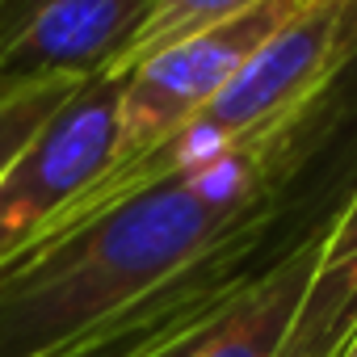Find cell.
<instances>
[{
  "label": "cell",
  "mask_w": 357,
  "mask_h": 357,
  "mask_svg": "<svg viewBox=\"0 0 357 357\" xmlns=\"http://www.w3.org/2000/svg\"><path fill=\"white\" fill-rule=\"evenodd\" d=\"M303 168L298 118L26 252L0 269V357H47L215 252L265 236Z\"/></svg>",
  "instance_id": "6da1fadb"
},
{
  "label": "cell",
  "mask_w": 357,
  "mask_h": 357,
  "mask_svg": "<svg viewBox=\"0 0 357 357\" xmlns=\"http://www.w3.org/2000/svg\"><path fill=\"white\" fill-rule=\"evenodd\" d=\"M344 5L349 0H303L298 13L273 38H265L252 51V59L194 118H185L172 135H164L139 160L101 172L97 181L38 236L34 248L63 240L68 231L93 223L109 206H118V202L151 190V185H164L172 176L198 172L211 160H219V155H227V151L278 130V126L298 122L324 97L328 80L340 68Z\"/></svg>",
  "instance_id": "7a4b0ae2"
},
{
  "label": "cell",
  "mask_w": 357,
  "mask_h": 357,
  "mask_svg": "<svg viewBox=\"0 0 357 357\" xmlns=\"http://www.w3.org/2000/svg\"><path fill=\"white\" fill-rule=\"evenodd\" d=\"M118 97L122 76H89L0 172V269L26 257L109 168L118 143Z\"/></svg>",
  "instance_id": "3957f363"
},
{
  "label": "cell",
  "mask_w": 357,
  "mask_h": 357,
  "mask_svg": "<svg viewBox=\"0 0 357 357\" xmlns=\"http://www.w3.org/2000/svg\"><path fill=\"white\" fill-rule=\"evenodd\" d=\"M298 5L303 0H265V5H257L215 30H202L185 43L143 59L139 68H130L122 76L118 143H114L109 168L139 160L185 118H194L252 59V51L298 13Z\"/></svg>",
  "instance_id": "277c9868"
},
{
  "label": "cell",
  "mask_w": 357,
  "mask_h": 357,
  "mask_svg": "<svg viewBox=\"0 0 357 357\" xmlns=\"http://www.w3.org/2000/svg\"><path fill=\"white\" fill-rule=\"evenodd\" d=\"M155 0H0V84L109 76Z\"/></svg>",
  "instance_id": "5b68a950"
},
{
  "label": "cell",
  "mask_w": 357,
  "mask_h": 357,
  "mask_svg": "<svg viewBox=\"0 0 357 357\" xmlns=\"http://www.w3.org/2000/svg\"><path fill=\"white\" fill-rule=\"evenodd\" d=\"M261 240L265 236L240 240V244L215 252L211 261L194 265L190 273L168 282L151 298L109 315L105 324H97L84 336L59 344L47 357H160V353L176 349L185 336H194L215 315H223L231 307V298L252 282L248 257L257 252Z\"/></svg>",
  "instance_id": "8992f818"
},
{
  "label": "cell",
  "mask_w": 357,
  "mask_h": 357,
  "mask_svg": "<svg viewBox=\"0 0 357 357\" xmlns=\"http://www.w3.org/2000/svg\"><path fill=\"white\" fill-rule=\"evenodd\" d=\"M319 231H311L290 252H282L265 273H252V282L244 286L227 324L219 328V336L206 344L202 357H278L282 353L298 319V307L315 282Z\"/></svg>",
  "instance_id": "52a82bcc"
},
{
  "label": "cell",
  "mask_w": 357,
  "mask_h": 357,
  "mask_svg": "<svg viewBox=\"0 0 357 357\" xmlns=\"http://www.w3.org/2000/svg\"><path fill=\"white\" fill-rule=\"evenodd\" d=\"M353 319H357V265L315 273L278 357H332Z\"/></svg>",
  "instance_id": "ba28073f"
},
{
  "label": "cell",
  "mask_w": 357,
  "mask_h": 357,
  "mask_svg": "<svg viewBox=\"0 0 357 357\" xmlns=\"http://www.w3.org/2000/svg\"><path fill=\"white\" fill-rule=\"evenodd\" d=\"M257 5H265V0H155L147 22L139 26V34L130 38V47L122 51V59L114 63L109 76H126L143 59H151V55H160V51H168L176 43H185V38H194L202 30H215V26L240 17V13H248Z\"/></svg>",
  "instance_id": "9c48e42d"
},
{
  "label": "cell",
  "mask_w": 357,
  "mask_h": 357,
  "mask_svg": "<svg viewBox=\"0 0 357 357\" xmlns=\"http://www.w3.org/2000/svg\"><path fill=\"white\" fill-rule=\"evenodd\" d=\"M353 135H357V0L344 5V22H340V68L328 80L324 97L303 114L307 164L324 155L332 143Z\"/></svg>",
  "instance_id": "30bf717a"
},
{
  "label": "cell",
  "mask_w": 357,
  "mask_h": 357,
  "mask_svg": "<svg viewBox=\"0 0 357 357\" xmlns=\"http://www.w3.org/2000/svg\"><path fill=\"white\" fill-rule=\"evenodd\" d=\"M84 80H38V84H0V172L17 151L51 122V114L80 89Z\"/></svg>",
  "instance_id": "8fae6325"
},
{
  "label": "cell",
  "mask_w": 357,
  "mask_h": 357,
  "mask_svg": "<svg viewBox=\"0 0 357 357\" xmlns=\"http://www.w3.org/2000/svg\"><path fill=\"white\" fill-rule=\"evenodd\" d=\"M353 265H357V185L344 198V206L319 231V265H315V273L353 269Z\"/></svg>",
  "instance_id": "7c38bea8"
},
{
  "label": "cell",
  "mask_w": 357,
  "mask_h": 357,
  "mask_svg": "<svg viewBox=\"0 0 357 357\" xmlns=\"http://www.w3.org/2000/svg\"><path fill=\"white\" fill-rule=\"evenodd\" d=\"M240 294H244V290H240ZM240 294H236V298H240ZM236 298H231V307H236ZM231 307H227L223 315H215V319H211L206 328H198L194 336H185L181 344H176V349H168V353H160V357H202V353H206V344H211V340L219 336V328L227 324V315H231Z\"/></svg>",
  "instance_id": "4fadbf2b"
},
{
  "label": "cell",
  "mask_w": 357,
  "mask_h": 357,
  "mask_svg": "<svg viewBox=\"0 0 357 357\" xmlns=\"http://www.w3.org/2000/svg\"><path fill=\"white\" fill-rule=\"evenodd\" d=\"M332 357H357V319L349 324V332H344V340L336 344V353Z\"/></svg>",
  "instance_id": "5bb4252c"
}]
</instances>
